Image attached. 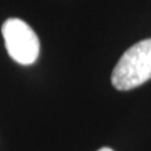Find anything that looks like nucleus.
<instances>
[{"label":"nucleus","mask_w":151,"mask_h":151,"mask_svg":"<svg viewBox=\"0 0 151 151\" xmlns=\"http://www.w3.org/2000/svg\"><path fill=\"white\" fill-rule=\"evenodd\" d=\"M151 79V38L130 47L121 55L111 74V83L119 91H130Z\"/></svg>","instance_id":"obj_1"},{"label":"nucleus","mask_w":151,"mask_h":151,"mask_svg":"<svg viewBox=\"0 0 151 151\" xmlns=\"http://www.w3.org/2000/svg\"><path fill=\"white\" fill-rule=\"evenodd\" d=\"M1 34L9 55L17 63L30 65L38 59L39 38L28 23L18 18H10L4 22Z\"/></svg>","instance_id":"obj_2"},{"label":"nucleus","mask_w":151,"mask_h":151,"mask_svg":"<svg viewBox=\"0 0 151 151\" xmlns=\"http://www.w3.org/2000/svg\"><path fill=\"white\" fill-rule=\"evenodd\" d=\"M98 151H113V150L110 149V147H102V149H100Z\"/></svg>","instance_id":"obj_3"}]
</instances>
